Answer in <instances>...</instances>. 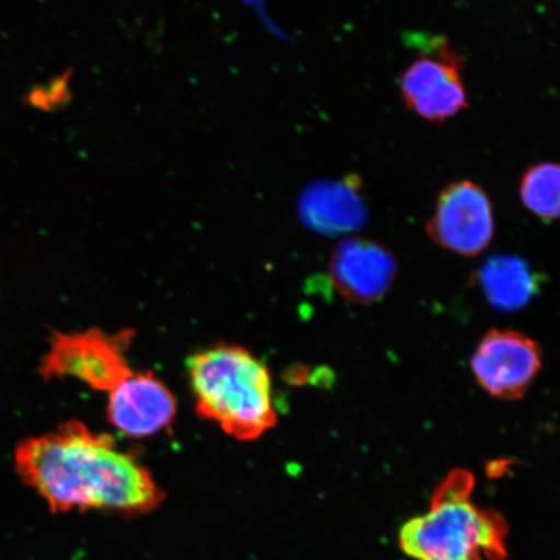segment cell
Here are the masks:
<instances>
[{
    "instance_id": "ba28073f",
    "label": "cell",
    "mask_w": 560,
    "mask_h": 560,
    "mask_svg": "<svg viewBox=\"0 0 560 560\" xmlns=\"http://www.w3.org/2000/svg\"><path fill=\"white\" fill-rule=\"evenodd\" d=\"M335 290L354 304H373L395 282L397 261L384 244L368 237H347L335 245L328 262Z\"/></svg>"
},
{
    "instance_id": "5b68a950",
    "label": "cell",
    "mask_w": 560,
    "mask_h": 560,
    "mask_svg": "<svg viewBox=\"0 0 560 560\" xmlns=\"http://www.w3.org/2000/svg\"><path fill=\"white\" fill-rule=\"evenodd\" d=\"M430 46L406 68L400 90L406 107L433 124L445 122L468 107L460 55L445 39Z\"/></svg>"
},
{
    "instance_id": "9c48e42d",
    "label": "cell",
    "mask_w": 560,
    "mask_h": 560,
    "mask_svg": "<svg viewBox=\"0 0 560 560\" xmlns=\"http://www.w3.org/2000/svg\"><path fill=\"white\" fill-rule=\"evenodd\" d=\"M107 417L129 438L156 435L173 423L177 401L152 373H135L108 394Z\"/></svg>"
},
{
    "instance_id": "277c9868",
    "label": "cell",
    "mask_w": 560,
    "mask_h": 560,
    "mask_svg": "<svg viewBox=\"0 0 560 560\" xmlns=\"http://www.w3.org/2000/svg\"><path fill=\"white\" fill-rule=\"evenodd\" d=\"M131 335L128 331L108 335L100 328L55 334L50 350L42 359L39 373L45 380L74 377L95 390L109 394L136 373L125 355Z\"/></svg>"
},
{
    "instance_id": "7a4b0ae2",
    "label": "cell",
    "mask_w": 560,
    "mask_h": 560,
    "mask_svg": "<svg viewBox=\"0 0 560 560\" xmlns=\"http://www.w3.org/2000/svg\"><path fill=\"white\" fill-rule=\"evenodd\" d=\"M187 368L199 417L241 441L275 429L270 371L247 349L217 346L194 354Z\"/></svg>"
},
{
    "instance_id": "30bf717a",
    "label": "cell",
    "mask_w": 560,
    "mask_h": 560,
    "mask_svg": "<svg viewBox=\"0 0 560 560\" xmlns=\"http://www.w3.org/2000/svg\"><path fill=\"white\" fill-rule=\"evenodd\" d=\"M479 282L489 303L505 312L521 310L536 291L528 264L511 256L490 258L480 269Z\"/></svg>"
},
{
    "instance_id": "52a82bcc",
    "label": "cell",
    "mask_w": 560,
    "mask_h": 560,
    "mask_svg": "<svg viewBox=\"0 0 560 560\" xmlns=\"http://www.w3.org/2000/svg\"><path fill=\"white\" fill-rule=\"evenodd\" d=\"M542 366L541 348L513 330H490L476 348L471 370L476 382L500 400H521Z\"/></svg>"
},
{
    "instance_id": "3957f363",
    "label": "cell",
    "mask_w": 560,
    "mask_h": 560,
    "mask_svg": "<svg viewBox=\"0 0 560 560\" xmlns=\"http://www.w3.org/2000/svg\"><path fill=\"white\" fill-rule=\"evenodd\" d=\"M474 476L454 470L441 482L429 511L411 517L398 534L401 550L415 560H502L508 527L494 511L471 500Z\"/></svg>"
},
{
    "instance_id": "8992f818",
    "label": "cell",
    "mask_w": 560,
    "mask_h": 560,
    "mask_svg": "<svg viewBox=\"0 0 560 560\" xmlns=\"http://www.w3.org/2000/svg\"><path fill=\"white\" fill-rule=\"evenodd\" d=\"M427 234L440 247L475 257L488 248L494 235L493 205L485 188L462 179L439 195Z\"/></svg>"
},
{
    "instance_id": "7c38bea8",
    "label": "cell",
    "mask_w": 560,
    "mask_h": 560,
    "mask_svg": "<svg viewBox=\"0 0 560 560\" xmlns=\"http://www.w3.org/2000/svg\"><path fill=\"white\" fill-rule=\"evenodd\" d=\"M525 208L545 222L559 217L560 167L557 163L544 161L528 167L523 174L520 187Z\"/></svg>"
},
{
    "instance_id": "6da1fadb",
    "label": "cell",
    "mask_w": 560,
    "mask_h": 560,
    "mask_svg": "<svg viewBox=\"0 0 560 560\" xmlns=\"http://www.w3.org/2000/svg\"><path fill=\"white\" fill-rule=\"evenodd\" d=\"M15 465L20 478L37 490L52 513L102 509L144 514L164 500L136 455L118 450L114 438L79 420L23 441Z\"/></svg>"
},
{
    "instance_id": "8fae6325",
    "label": "cell",
    "mask_w": 560,
    "mask_h": 560,
    "mask_svg": "<svg viewBox=\"0 0 560 560\" xmlns=\"http://www.w3.org/2000/svg\"><path fill=\"white\" fill-rule=\"evenodd\" d=\"M304 219L324 233H341L362 225L363 207L346 188H322L306 200Z\"/></svg>"
}]
</instances>
